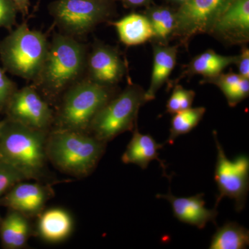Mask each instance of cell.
<instances>
[{
	"instance_id": "6da1fadb",
	"label": "cell",
	"mask_w": 249,
	"mask_h": 249,
	"mask_svg": "<svg viewBox=\"0 0 249 249\" xmlns=\"http://www.w3.org/2000/svg\"><path fill=\"white\" fill-rule=\"evenodd\" d=\"M88 47L76 38L55 34L38 76L32 85L55 107L68 88L85 75Z\"/></svg>"
},
{
	"instance_id": "7a4b0ae2",
	"label": "cell",
	"mask_w": 249,
	"mask_h": 249,
	"mask_svg": "<svg viewBox=\"0 0 249 249\" xmlns=\"http://www.w3.org/2000/svg\"><path fill=\"white\" fill-rule=\"evenodd\" d=\"M49 132L5 117L0 121V163L17 171L24 180L42 182L48 172L46 144Z\"/></svg>"
},
{
	"instance_id": "3957f363",
	"label": "cell",
	"mask_w": 249,
	"mask_h": 249,
	"mask_svg": "<svg viewBox=\"0 0 249 249\" xmlns=\"http://www.w3.org/2000/svg\"><path fill=\"white\" fill-rule=\"evenodd\" d=\"M107 143L88 132L51 129L46 152L49 162L59 171L83 178L96 169Z\"/></svg>"
},
{
	"instance_id": "277c9868",
	"label": "cell",
	"mask_w": 249,
	"mask_h": 249,
	"mask_svg": "<svg viewBox=\"0 0 249 249\" xmlns=\"http://www.w3.org/2000/svg\"><path fill=\"white\" fill-rule=\"evenodd\" d=\"M115 95L114 88L82 78L64 92L55 106L52 129L88 132L93 118Z\"/></svg>"
},
{
	"instance_id": "5b68a950",
	"label": "cell",
	"mask_w": 249,
	"mask_h": 249,
	"mask_svg": "<svg viewBox=\"0 0 249 249\" xmlns=\"http://www.w3.org/2000/svg\"><path fill=\"white\" fill-rule=\"evenodd\" d=\"M49 42L40 31L31 30L26 22L10 31L0 41V60L6 72L34 81L38 76Z\"/></svg>"
},
{
	"instance_id": "8992f818",
	"label": "cell",
	"mask_w": 249,
	"mask_h": 249,
	"mask_svg": "<svg viewBox=\"0 0 249 249\" xmlns=\"http://www.w3.org/2000/svg\"><path fill=\"white\" fill-rule=\"evenodd\" d=\"M145 103V91L142 88L138 85H128L98 111L88 133L108 142L127 131L133 130L137 126L139 109Z\"/></svg>"
},
{
	"instance_id": "52a82bcc",
	"label": "cell",
	"mask_w": 249,
	"mask_h": 249,
	"mask_svg": "<svg viewBox=\"0 0 249 249\" xmlns=\"http://www.w3.org/2000/svg\"><path fill=\"white\" fill-rule=\"evenodd\" d=\"M48 9L61 34L76 39L107 21L113 12L111 0H55Z\"/></svg>"
},
{
	"instance_id": "ba28073f",
	"label": "cell",
	"mask_w": 249,
	"mask_h": 249,
	"mask_svg": "<svg viewBox=\"0 0 249 249\" xmlns=\"http://www.w3.org/2000/svg\"><path fill=\"white\" fill-rule=\"evenodd\" d=\"M213 137L217 152L214 180L219 192L214 208L217 209L223 198L229 197L235 201L236 211L241 212L245 209L249 190L248 156L240 155L233 160H229L215 132Z\"/></svg>"
},
{
	"instance_id": "9c48e42d",
	"label": "cell",
	"mask_w": 249,
	"mask_h": 249,
	"mask_svg": "<svg viewBox=\"0 0 249 249\" xmlns=\"http://www.w3.org/2000/svg\"><path fill=\"white\" fill-rule=\"evenodd\" d=\"M6 118L43 132H50L54 109L32 85L18 89L13 95L4 113Z\"/></svg>"
},
{
	"instance_id": "30bf717a",
	"label": "cell",
	"mask_w": 249,
	"mask_h": 249,
	"mask_svg": "<svg viewBox=\"0 0 249 249\" xmlns=\"http://www.w3.org/2000/svg\"><path fill=\"white\" fill-rule=\"evenodd\" d=\"M232 0H188L176 10L173 36L183 42L197 34L211 33L214 22Z\"/></svg>"
},
{
	"instance_id": "8fae6325",
	"label": "cell",
	"mask_w": 249,
	"mask_h": 249,
	"mask_svg": "<svg viewBox=\"0 0 249 249\" xmlns=\"http://www.w3.org/2000/svg\"><path fill=\"white\" fill-rule=\"evenodd\" d=\"M125 64L117 49L95 42L88 53L85 78L103 86L114 88L125 73Z\"/></svg>"
},
{
	"instance_id": "7c38bea8",
	"label": "cell",
	"mask_w": 249,
	"mask_h": 249,
	"mask_svg": "<svg viewBox=\"0 0 249 249\" xmlns=\"http://www.w3.org/2000/svg\"><path fill=\"white\" fill-rule=\"evenodd\" d=\"M53 196V188L49 183L19 181L0 196V206L32 219L42 213Z\"/></svg>"
},
{
	"instance_id": "4fadbf2b",
	"label": "cell",
	"mask_w": 249,
	"mask_h": 249,
	"mask_svg": "<svg viewBox=\"0 0 249 249\" xmlns=\"http://www.w3.org/2000/svg\"><path fill=\"white\" fill-rule=\"evenodd\" d=\"M210 34L231 43L249 39V0H232L214 22Z\"/></svg>"
},
{
	"instance_id": "5bb4252c",
	"label": "cell",
	"mask_w": 249,
	"mask_h": 249,
	"mask_svg": "<svg viewBox=\"0 0 249 249\" xmlns=\"http://www.w3.org/2000/svg\"><path fill=\"white\" fill-rule=\"evenodd\" d=\"M204 196L203 193H200L188 197H178L173 196L170 190L167 194H159L156 196L158 199H165L171 204L174 216L178 221L203 229L209 222L216 224L218 215L216 208H206Z\"/></svg>"
},
{
	"instance_id": "9a60e30c",
	"label": "cell",
	"mask_w": 249,
	"mask_h": 249,
	"mask_svg": "<svg viewBox=\"0 0 249 249\" xmlns=\"http://www.w3.org/2000/svg\"><path fill=\"white\" fill-rule=\"evenodd\" d=\"M37 219V234L49 243L62 242L73 231V218L61 208L44 210Z\"/></svg>"
},
{
	"instance_id": "2e32d148",
	"label": "cell",
	"mask_w": 249,
	"mask_h": 249,
	"mask_svg": "<svg viewBox=\"0 0 249 249\" xmlns=\"http://www.w3.org/2000/svg\"><path fill=\"white\" fill-rule=\"evenodd\" d=\"M163 147V144L157 143L150 134L140 133L136 126L133 135L121 157V160L125 164L137 165L143 170L146 169L152 160H159L160 166L164 170V175L166 176L164 162L159 158V150Z\"/></svg>"
},
{
	"instance_id": "e0dca14e",
	"label": "cell",
	"mask_w": 249,
	"mask_h": 249,
	"mask_svg": "<svg viewBox=\"0 0 249 249\" xmlns=\"http://www.w3.org/2000/svg\"><path fill=\"white\" fill-rule=\"evenodd\" d=\"M178 53L177 46L154 45L153 67L150 87L145 91V102L155 99L157 91L169 78L176 65Z\"/></svg>"
},
{
	"instance_id": "ac0fdd59",
	"label": "cell",
	"mask_w": 249,
	"mask_h": 249,
	"mask_svg": "<svg viewBox=\"0 0 249 249\" xmlns=\"http://www.w3.org/2000/svg\"><path fill=\"white\" fill-rule=\"evenodd\" d=\"M34 233L30 219L17 211L9 210L0 223V239L6 249L24 248Z\"/></svg>"
},
{
	"instance_id": "d6986e66",
	"label": "cell",
	"mask_w": 249,
	"mask_h": 249,
	"mask_svg": "<svg viewBox=\"0 0 249 249\" xmlns=\"http://www.w3.org/2000/svg\"><path fill=\"white\" fill-rule=\"evenodd\" d=\"M124 45L137 46L153 38L151 24L145 15L132 14L111 23Z\"/></svg>"
},
{
	"instance_id": "ffe728a7",
	"label": "cell",
	"mask_w": 249,
	"mask_h": 249,
	"mask_svg": "<svg viewBox=\"0 0 249 249\" xmlns=\"http://www.w3.org/2000/svg\"><path fill=\"white\" fill-rule=\"evenodd\" d=\"M237 55L226 56L213 50H207L192 59L184 73L189 76L201 75L204 79L213 78L232 64H235Z\"/></svg>"
},
{
	"instance_id": "44dd1931",
	"label": "cell",
	"mask_w": 249,
	"mask_h": 249,
	"mask_svg": "<svg viewBox=\"0 0 249 249\" xmlns=\"http://www.w3.org/2000/svg\"><path fill=\"white\" fill-rule=\"evenodd\" d=\"M202 83L216 85L224 93L228 104L231 107H235L249 95V79L239 73H222L213 78L204 79Z\"/></svg>"
},
{
	"instance_id": "7402d4cb",
	"label": "cell",
	"mask_w": 249,
	"mask_h": 249,
	"mask_svg": "<svg viewBox=\"0 0 249 249\" xmlns=\"http://www.w3.org/2000/svg\"><path fill=\"white\" fill-rule=\"evenodd\" d=\"M249 245V231L238 223L229 222L218 228L210 249H243Z\"/></svg>"
},
{
	"instance_id": "603a6c76",
	"label": "cell",
	"mask_w": 249,
	"mask_h": 249,
	"mask_svg": "<svg viewBox=\"0 0 249 249\" xmlns=\"http://www.w3.org/2000/svg\"><path fill=\"white\" fill-rule=\"evenodd\" d=\"M144 15L151 24L153 38L160 45H167L176 27V10L168 6H155L148 8Z\"/></svg>"
},
{
	"instance_id": "cb8c5ba5",
	"label": "cell",
	"mask_w": 249,
	"mask_h": 249,
	"mask_svg": "<svg viewBox=\"0 0 249 249\" xmlns=\"http://www.w3.org/2000/svg\"><path fill=\"white\" fill-rule=\"evenodd\" d=\"M205 112L206 108L204 107H191L174 114L171 121L169 137L166 142L173 144L174 141L179 136L191 132L199 124Z\"/></svg>"
},
{
	"instance_id": "d4e9b609",
	"label": "cell",
	"mask_w": 249,
	"mask_h": 249,
	"mask_svg": "<svg viewBox=\"0 0 249 249\" xmlns=\"http://www.w3.org/2000/svg\"><path fill=\"white\" fill-rule=\"evenodd\" d=\"M196 95L193 90L184 89L181 85H176L167 102V112L174 115L179 111L189 109L193 105Z\"/></svg>"
},
{
	"instance_id": "484cf974",
	"label": "cell",
	"mask_w": 249,
	"mask_h": 249,
	"mask_svg": "<svg viewBox=\"0 0 249 249\" xmlns=\"http://www.w3.org/2000/svg\"><path fill=\"white\" fill-rule=\"evenodd\" d=\"M17 90L16 83L6 76V71L0 67V114H4L8 103Z\"/></svg>"
},
{
	"instance_id": "4316f807",
	"label": "cell",
	"mask_w": 249,
	"mask_h": 249,
	"mask_svg": "<svg viewBox=\"0 0 249 249\" xmlns=\"http://www.w3.org/2000/svg\"><path fill=\"white\" fill-rule=\"evenodd\" d=\"M18 11L12 0H0V28L9 31L16 25Z\"/></svg>"
},
{
	"instance_id": "83f0119b",
	"label": "cell",
	"mask_w": 249,
	"mask_h": 249,
	"mask_svg": "<svg viewBox=\"0 0 249 249\" xmlns=\"http://www.w3.org/2000/svg\"><path fill=\"white\" fill-rule=\"evenodd\" d=\"M25 181L20 174L11 167L0 163V196L19 181Z\"/></svg>"
},
{
	"instance_id": "f1b7e54d",
	"label": "cell",
	"mask_w": 249,
	"mask_h": 249,
	"mask_svg": "<svg viewBox=\"0 0 249 249\" xmlns=\"http://www.w3.org/2000/svg\"><path fill=\"white\" fill-rule=\"evenodd\" d=\"M235 64L238 68L239 74L249 79V50L247 47L242 48L240 55H237Z\"/></svg>"
},
{
	"instance_id": "f546056e",
	"label": "cell",
	"mask_w": 249,
	"mask_h": 249,
	"mask_svg": "<svg viewBox=\"0 0 249 249\" xmlns=\"http://www.w3.org/2000/svg\"><path fill=\"white\" fill-rule=\"evenodd\" d=\"M18 11V13L22 14V17H25L29 14L30 7V0H12Z\"/></svg>"
},
{
	"instance_id": "4dcf8cb0",
	"label": "cell",
	"mask_w": 249,
	"mask_h": 249,
	"mask_svg": "<svg viewBox=\"0 0 249 249\" xmlns=\"http://www.w3.org/2000/svg\"><path fill=\"white\" fill-rule=\"evenodd\" d=\"M120 1L128 7H139V6L148 4L151 0H120Z\"/></svg>"
},
{
	"instance_id": "1f68e13d",
	"label": "cell",
	"mask_w": 249,
	"mask_h": 249,
	"mask_svg": "<svg viewBox=\"0 0 249 249\" xmlns=\"http://www.w3.org/2000/svg\"><path fill=\"white\" fill-rule=\"evenodd\" d=\"M166 1H169V2L173 3V4H178V6H181L184 3L187 2L188 0H166Z\"/></svg>"
},
{
	"instance_id": "d6a6232c",
	"label": "cell",
	"mask_w": 249,
	"mask_h": 249,
	"mask_svg": "<svg viewBox=\"0 0 249 249\" xmlns=\"http://www.w3.org/2000/svg\"><path fill=\"white\" fill-rule=\"evenodd\" d=\"M1 217H0V223H1Z\"/></svg>"
}]
</instances>
